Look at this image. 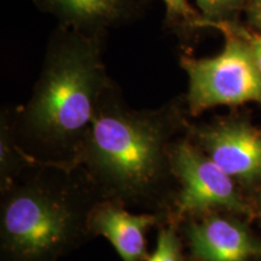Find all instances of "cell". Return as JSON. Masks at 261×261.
I'll list each match as a JSON object with an SVG mask.
<instances>
[{"mask_svg":"<svg viewBox=\"0 0 261 261\" xmlns=\"http://www.w3.org/2000/svg\"><path fill=\"white\" fill-rule=\"evenodd\" d=\"M189 125L181 100L155 110H136L113 84L100 100L76 167L100 200L168 219L178 191L172 149Z\"/></svg>","mask_w":261,"mask_h":261,"instance_id":"cell-1","label":"cell"},{"mask_svg":"<svg viewBox=\"0 0 261 261\" xmlns=\"http://www.w3.org/2000/svg\"><path fill=\"white\" fill-rule=\"evenodd\" d=\"M113 81L102 37L60 25L52 34L28 102L9 110L15 143L38 165L76 167L98 107Z\"/></svg>","mask_w":261,"mask_h":261,"instance_id":"cell-2","label":"cell"},{"mask_svg":"<svg viewBox=\"0 0 261 261\" xmlns=\"http://www.w3.org/2000/svg\"><path fill=\"white\" fill-rule=\"evenodd\" d=\"M0 190L3 261H57L93 236L100 197L79 167L33 163Z\"/></svg>","mask_w":261,"mask_h":261,"instance_id":"cell-3","label":"cell"},{"mask_svg":"<svg viewBox=\"0 0 261 261\" xmlns=\"http://www.w3.org/2000/svg\"><path fill=\"white\" fill-rule=\"evenodd\" d=\"M220 32L225 45L217 56L180 58V67L188 75L185 107L191 117L219 106L261 104V74L249 47L233 33Z\"/></svg>","mask_w":261,"mask_h":261,"instance_id":"cell-4","label":"cell"},{"mask_svg":"<svg viewBox=\"0 0 261 261\" xmlns=\"http://www.w3.org/2000/svg\"><path fill=\"white\" fill-rule=\"evenodd\" d=\"M172 165L178 191L167 223L212 212H226L253 219L256 210L227 173L208 158L185 135L172 149Z\"/></svg>","mask_w":261,"mask_h":261,"instance_id":"cell-5","label":"cell"},{"mask_svg":"<svg viewBox=\"0 0 261 261\" xmlns=\"http://www.w3.org/2000/svg\"><path fill=\"white\" fill-rule=\"evenodd\" d=\"M188 138L227 173L242 190L261 189V128L241 116L191 123Z\"/></svg>","mask_w":261,"mask_h":261,"instance_id":"cell-6","label":"cell"},{"mask_svg":"<svg viewBox=\"0 0 261 261\" xmlns=\"http://www.w3.org/2000/svg\"><path fill=\"white\" fill-rule=\"evenodd\" d=\"M179 228L196 261H261V240L240 215L212 212L188 218Z\"/></svg>","mask_w":261,"mask_h":261,"instance_id":"cell-7","label":"cell"},{"mask_svg":"<svg viewBox=\"0 0 261 261\" xmlns=\"http://www.w3.org/2000/svg\"><path fill=\"white\" fill-rule=\"evenodd\" d=\"M167 223L163 214L132 212L113 201L100 200L91 215L93 236L106 237L122 261H146V233Z\"/></svg>","mask_w":261,"mask_h":261,"instance_id":"cell-8","label":"cell"},{"mask_svg":"<svg viewBox=\"0 0 261 261\" xmlns=\"http://www.w3.org/2000/svg\"><path fill=\"white\" fill-rule=\"evenodd\" d=\"M60 25L102 37L108 28L121 24L136 11L133 0H33Z\"/></svg>","mask_w":261,"mask_h":261,"instance_id":"cell-9","label":"cell"},{"mask_svg":"<svg viewBox=\"0 0 261 261\" xmlns=\"http://www.w3.org/2000/svg\"><path fill=\"white\" fill-rule=\"evenodd\" d=\"M33 163L22 154L15 143L10 125L9 110L0 120V189L6 187Z\"/></svg>","mask_w":261,"mask_h":261,"instance_id":"cell-10","label":"cell"},{"mask_svg":"<svg viewBox=\"0 0 261 261\" xmlns=\"http://www.w3.org/2000/svg\"><path fill=\"white\" fill-rule=\"evenodd\" d=\"M146 261H184L178 225L165 223L160 226L155 249Z\"/></svg>","mask_w":261,"mask_h":261,"instance_id":"cell-11","label":"cell"},{"mask_svg":"<svg viewBox=\"0 0 261 261\" xmlns=\"http://www.w3.org/2000/svg\"><path fill=\"white\" fill-rule=\"evenodd\" d=\"M195 28H214L218 29V31H227L236 34L249 47V50L254 57V61L256 63L257 69H259L261 74V32L249 31V29L243 27V25L233 23V22L230 21L207 22L198 19L197 23L195 24Z\"/></svg>","mask_w":261,"mask_h":261,"instance_id":"cell-12","label":"cell"},{"mask_svg":"<svg viewBox=\"0 0 261 261\" xmlns=\"http://www.w3.org/2000/svg\"><path fill=\"white\" fill-rule=\"evenodd\" d=\"M201 21H226L230 15L242 8L244 0H196Z\"/></svg>","mask_w":261,"mask_h":261,"instance_id":"cell-13","label":"cell"},{"mask_svg":"<svg viewBox=\"0 0 261 261\" xmlns=\"http://www.w3.org/2000/svg\"><path fill=\"white\" fill-rule=\"evenodd\" d=\"M167 12V21L173 23H180L184 27L195 28L196 22L201 18L191 8L188 0H163Z\"/></svg>","mask_w":261,"mask_h":261,"instance_id":"cell-14","label":"cell"},{"mask_svg":"<svg viewBox=\"0 0 261 261\" xmlns=\"http://www.w3.org/2000/svg\"><path fill=\"white\" fill-rule=\"evenodd\" d=\"M248 17H249L250 23L261 32V0H249Z\"/></svg>","mask_w":261,"mask_h":261,"instance_id":"cell-15","label":"cell"},{"mask_svg":"<svg viewBox=\"0 0 261 261\" xmlns=\"http://www.w3.org/2000/svg\"><path fill=\"white\" fill-rule=\"evenodd\" d=\"M257 215L261 218V189H260V192H259V197H257Z\"/></svg>","mask_w":261,"mask_h":261,"instance_id":"cell-16","label":"cell"}]
</instances>
